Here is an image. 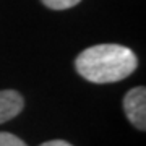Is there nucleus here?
Here are the masks:
<instances>
[{
    "instance_id": "nucleus-2",
    "label": "nucleus",
    "mask_w": 146,
    "mask_h": 146,
    "mask_svg": "<svg viewBox=\"0 0 146 146\" xmlns=\"http://www.w3.org/2000/svg\"><path fill=\"white\" fill-rule=\"evenodd\" d=\"M123 112L131 125L138 130H146V89L136 86L123 96Z\"/></svg>"
},
{
    "instance_id": "nucleus-4",
    "label": "nucleus",
    "mask_w": 146,
    "mask_h": 146,
    "mask_svg": "<svg viewBox=\"0 0 146 146\" xmlns=\"http://www.w3.org/2000/svg\"><path fill=\"white\" fill-rule=\"evenodd\" d=\"M41 2L50 10H67L76 7L81 0H41Z\"/></svg>"
},
{
    "instance_id": "nucleus-1",
    "label": "nucleus",
    "mask_w": 146,
    "mask_h": 146,
    "mask_svg": "<svg viewBox=\"0 0 146 146\" xmlns=\"http://www.w3.org/2000/svg\"><path fill=\"white\" fill-rule=\"evenodd\" d=\"M138 67L135 52L120 44H98L84 49L75 60V68L84 80L96 84L117 83Z\"/></svg>"
},
{
    "instance_id": "nucleus-5",
    "label": "nucleus",
    "mask_w": 146,
    "mask_h": 146,
    "mask_svg": "<svg viewBox=\"0 0 146 146\" xmlns=\"http://www.w3.org/2000/svg\"><path fill=\"white\" fill-rule=\"evenodd\" d=\"M0 146H28V145L13 133L0 131Z\"/></svg>"
},
{
    "instance_id": "nucleus-3",
    "label": "nucleus",
    "mask_w": 146,
    "mask_h": 146,
    "mask_svg": "<svg viewBox=\"0 0 146 146\" xmlns=\"http://www.w3.org/2000/svg\"><path fill=\"white\" fill-rule=\"evenodd\" d=\"M25 107V99L15 89L0 91V123L15 119Z\"/></svg>"
},
{
    "instance_id": "nucleus-6",
    "label": "nucleus",
    "mask_w": 146,
    "mask_h": 146,
    "mask_svg": "<svg viewBox=\"0 0 146 146\" xmlns=\"http://www.w3.org/2000/svg\"><path fill=\"white\" fill-rule=\"evenodd\" d=\"M39 146H72L68 141H63V140H50V141H46Z\"/></svg>"
}]
</instances>
